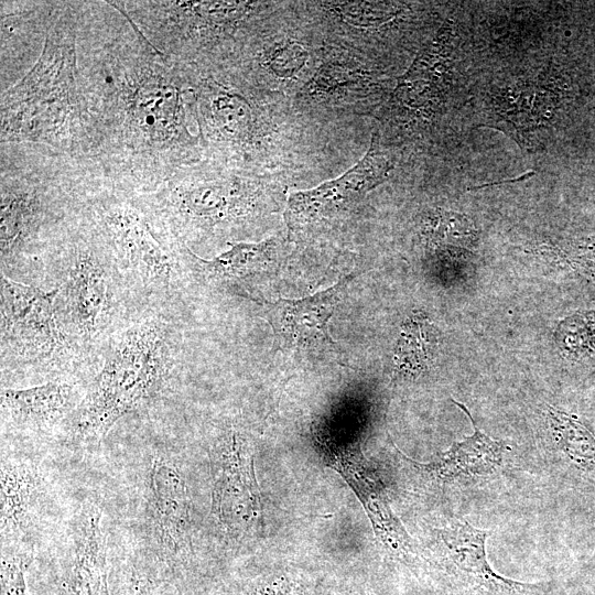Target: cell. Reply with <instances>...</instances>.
Wrapping results in <instances>:
<instances>
[{
	"instance_id": "obj_15",
	"label": "cell",
	"mask_w": 595,
	"mask_h": 595,
	"mask_svg": "<svg viewBox=\"0 0 595 595\" xmlns=\"http://www.w3.org/2000/svg\"><path fill=\"white\" fill-rule=\"evenodd\" d=\"M56 1L1 2V80L43 48Z\"/></svg>"
},
{
	"instance_id": "obj_28",
	"label": "cell",
	"mask_w": 595,
	"mask_h": 595,
	"mask_svg": "<svg viewBox=\"0 0 595 595\" xmlns=\"http://www.w3.org/2000/svg\"><path fill=\"white\" fill-rule=\"evenodd\" d=\"M134 595H147L144 592L139 591V588H136Z\"/></svg>"
},
{
	"instance_id": "obj_11",
	"label": "cell",
	"mask_w": 595,
	"mask_h": 595,
	"mask_svg": "<svg viewBox=\"0 0 595 595\" xmlns=\"http://www.w3.org/2000/svg\"><path fill=\"white\" fill-rule=\"evenodd\" d=\"M324 456L327 464L345 478L360 499L378 540L396 558L412 562L418 556L414 543L393 513L383 485L360 451L336 445L327 448Z\"/></svg>"
},
{
	"instance_id": "obj_21",
	"label": "cell",
	"mask_w": 595,
	"mask_h": 595,
	"mask_svg": "<svg viewBox=\"0 0 595 595\" xmlns=\"http://www.w3.org/2000/svg\"><path fill=\"white\" fill-rule=\"evenodd\" d=\"M433 326L421 316L409 320L401 331L394 353V363L402 374L416 375L431 360L436 344Z\"/></svg>"
},
{
	"instance_id": "obj_7",
	"label": "cell",
	"mask_w": 595,
	"mask_h": 595,
	"mask_svg": "<svg viewBox=\"0 0 595 595\" xmlns=\"http://www.w3.org/2000/svg\"><path fill=\"white\" fill-rule=\"evenodd\" d=\"M60 288L44 291L1 272V357L51 364L66 358L76 344L58 314Z\"/></svg>"
},
{
	"instance_id": "obj_13",
	"label": "cell",
	"mask_w": 595,
	"mask_h": 595,
	"mask_svg": "<svg viewBox=\"0 0 595 595\" xmlns=\"http://www.w3.org/2000/svg\"><path fill=\"white\" fill-rule=\"evenodd\" d=\"M198 134L208 142L242 144L250 140L255 113L250 104L212 77L194 80Z\"/></svg>"
},
{
	"instance_id": "obj_8",
	"label": "cell",
	"mask_w": 595,
	"mask_h": 595,
	"mask_svg": "<svg viewBox=\"0 0 595 595\" xmlns=\"http://www.w3.org/2000/svg\"><path fill=\"white\" fill-rule=\"evenodd\" d=\"M212 510L231 534L250 530L261 515V498L255 476L253 457L238 432L225 436L217 450Z\"/></svg>"
},
{
	"instance_id": "obj_24",
	"label": "cell",
	"mask_w": 595,
	"mask_h": 595,
	"mask_svg": "<svg viewBox=\"0 0 595 595\" xmlns=\"http://www.w3.org/2000/svg\"><path fill=\"white\" fill-rule=\"evenodd\" d=\"M307 51L298 42H284L270 50L264 56V64L280 77L294 76L305 64Z\"/></svg>"
},
{
	"instance_id": "obj_14",
	"label": "cell",
	"mask_w": 595,
	"mask_h": 595,
	"mask_svg": "<svg viewBox=\"0 0 595 595\" xmlns=\"http://www.w3.org/2000/svg\"><path fill=\"white\" fill-rule=\"evenodd\" d=\"M149 502L162 545L171 553L184 551L191 544L188 489L177 468L162 457L155 458L150 469Z\"/></svg>"
},
{
	"instance_id": "obj_9",
	"label": "cell",
	"mask_w": 595,
	"mask_h": 595,
	"mask_svg": "<svg viewBox=\"0 0 595 595\" xmlns=\"http://www.w3.org/2000/svg\"><path fill=\"white\" fill-rule=\"evenodd\" d=\"M350 275L311 296L259 302L280 348L295 351H335L328 323Z\"/></svg>"
},
{
	"instance_id": "obj_3",
	"label": "cell",
	"mask_w": 595,
	"mask_h": 595,
	"mask_svg": "<svg viewBox=\"0 0 595 595\" xmlns=\"http://www.w3.org/2000/svg\"><path fill=\"white\" fill-rule=\"evenodd\" d=\"M2 267L60 239L96 177L77 160L30 143H1Z\"/></svg>"
},
{
	"instance_id": "obj_20",
	"label": "cell",
	"mask_w": 595,
	"mask_h": 595,
	"mask_svg": "<svg viewBox=\"0 0 595 595\" xmlns=\"http://www.w3.org/2000/svg\"><path fill=\"white\" fill-rule=\"evenodd\" d=\"M230 248L213 259H203L193 251L194 261L207 275L219 280H236L260 271L270 259L272 244L231 242Z\"/></svg>"
},
{
	"instance_id": "obj_17",
	"label": "cell",
	"mask_w": 595,
	"mask_h": 595,
	"mask_svg": "<svg viewBox=\"0 0 595 595\" xmlns=\"http://www.w3.org/2000/svg\"><path fill=\"white\" fill-rule=\"evenodd\" d=\"M82 399L74 385L51 381L26 389H2V415L23 429L48 428L72 416Z\"/></svg>"
},
{
	"instance_id": "obj_18",
	"label": "cell",
	"mask_w": 595,
	"mask_h": 595,
	"mask_svg": "<svg viewBox=\"0 0 595 595\" xmlns=\"http://www.w3.org/2000/svg\"><path fill=\"white\" fill-rule=\"evenodd\" d=\"M469 418L474 433L462 442H454L452 446L440 454L439 458L431 463H418L403 455L401 457L421 474L440 484H445L459 477L485 475L494 472L501 464L505 446L501 442L493 440L483 433L476 425L468 409L453 400Z\"/></svg>"
},
{
	"instance_id": "obj_12",
	"label": "cell",
	"mask_w": 595,
	"mask_h": 595,
	"mask_svg": "<svg viewBox=\"0 0 595 595\" xmlns=\"http://www.w3.org/2000/svg\"><path fill=\"white\" fill-rule=\"evenodd\" d=\"M455 577L479 595H529L540 589L537 584L521 583L497 574L487 561L488 531L474 528L465 519H456L439 531Z\"/></svg>"
},
{
	"instance_id": "obj_4",
	"label": "cell",
	"mask_w": 595,
	"mask_h": 595,
	"mask_svg": "<svg viewBox=\"0 0 595 595\" xmlns=\"http://www.w3.org/2000/svg\"><path fill=\"white\" fill-rule=\"evenodd\" d=\"M173 367V329L145 317L122 331L109 345L102 367L71 416L72 432L100 442L113 424L161 392Z\"/></svg>"
},
{
	"instance_id": "obj_6",
	"label": "cell",
	"mask_w": 595,
	"mask_h": 595,
	"mask_svg": "<svg viewBox=\"0 0 595 595\" xmlns=\"http://www.w3.org/2000/svg\"><path fill=\"white\" fill-rule=\"evenodd\" d=\"M72 263L64 286V321L76 345H91L109 327L115 305L110 251L86 214L67 231Z\"/></svg>"
},
{
	"instance_id": "obj_19",
	"label": "cell",
	"mask_w": 595,
	"mask_h": 595,
	"mask_svg": "<svg viewBox=\"0 0 595 595\" xmlns=\"http://www.w3.org/2000/svg\"><path fill=\"white\" fill-rule=\"evenodd\" d=\"M43 493L39 469L30 462L1 461V537L3 541L31 533Z\"/></svg>"
},
{
	"instance_id": "obj_22",
	"label": "cell",
	"mask_w": 595,
	"mask_h": 595,
	"mask_svg": "<svg viewBox=\"0 0 595 595\" xmlns=\"http://www.w3.org/2000/svg\"><path fill=\"white\" fill-rule=\"evenodd\" d=\"M549 425L554 441L575 463L595 467V435L573 415L548 407Z\"/></svg>"
},
{
	"instance_id": "obj_2",
	"label": "cell",
	"mask_w": 595,
	"mask_h": 595,
	"mask_svg": "<svg viewBox=\"0 0 595 595\" xmlns=\"http://www.w3.org/2000/svg\"><path fill=\"white\" fill-rule=\"evenodd\" d=\"M76 31L77 1H56L37 61L1 94V143H30L83 161Z\"/></svg>"
},
{
	"instance_id": "obj_5",
	"label": "cell",
	"mask_w": 595,
	"mask_h": 595,
	"mask_svg": "<svg viewBox=\"0 0 595 595\" xmlns=\"http://www.w3.org/2000/svg\"><path fill=\"white\" fill-rule=\"evenodd\" d=\"M84 212L105 240L112 262L126 282L143 296H173L181 274L184 246L151 208L141 193L97 182Z\"/></svg>"
},
{
	"instance_id": "obj_1",
	"label": "cell",
	"mask_w": 595,
	"mask_h": 595,
	"mask_svg": "<svg viewBox=\"0 0 595 595\" xmlns=\"http://www.w3.org/2000/svg\"><path fill=\"white\" fill-rule=\"evenodd\" d=\"M83 164L118 188L150 193L203 147L188 66L160 52L113 1H77Z\"/></svg>"
},
{
	"instance_id": "obj_16",
	"label": "cell",
	"mask_w": 595,
	"mask_h": 595,
	"mask_svg": "<svg viewBox=\"0 0 595 595\" xmlns=\"http://www.w3.org/2000/svg\"><path fill=\"white\" fill-rule=\"evenodd\" d=\"M101 511L91 502L82 506L74 529V556L61 585L75 595H109Z\"/></svg>"
},
{
	"instance_id": "obj_25",
	"label": "cell",
	"mask_w": 595,
	"mask_h": 595,
	"mask_svg": "<svg viewBox=\"0 0 595 595\" xmlns=\"http://www.w3.org/2000/svg\"><path fill=\"white\" fill-rule=\"evenodd\" d=\"M333 11L346 23L357 28H369L388 20L391 11L380 3L374 2H340L332 3Z\"/></svg>"
},
{
	"instance_id": "obj_10",
	"label": "cell",
	"mask_w": 595,
	"mask_h": 595,
	"mask_svg": "<svg viewBox=\"0 0 595 595\" xmlns=\"http://www.w3.org/2000/svg\"><path fill=\"white\" fill-rule=\"evenodd\" d=\"M392 169V161L380 150L378 137L374 134L364 158L343 175L315 188L293 193L288 205L290 218L298 224L331 218L382 183Z\"/></svg>"
},
{
	"instance_id": "obj_23",
	"label": "cell",
	"mask_w": 595,
	"mask_h": 595,
	"mask_svg": "<svg viewBox=\"0 0 595 595\" xmlns=\"http://www.w3.org/2000/svg\"><path fill=\"white\" fill-rule=\"evenodd\" d=\"M364 74L358 68L342 64H328L313 76L306 85V93L313 96L331 94V91L359 83Z\"/></svg>"
},
{
	"instance_id": "obj_26",
	"label": "cell",
	"mask_w": 595,
	"mask_h": 595,
	"mask_svg": "<svg viewBox=\"0 0 595 595\" xmlns=\"http://www.w3.org/2000/svg\"><path fill=\"white\" fill-rule=\"evenodd\" d=\"M1 595H28L23 562L17 556L2 554Z\"/></svg>"
},
{
	"instance_id": "obj_27",
	"label": "cell",
	"mask_w": 595,
	"mask_h": 595,
	"mask_svg": "<svg viewBox=\"0 0 595 595\" xmlns=\"http://www.w3.org/2000/svg\"><path fill=\"white\" fill-rule=\"evenodd\" d=\"M58 595H75V594L71 593L69 591H67V589H65L63 587H60Z\"/></svg>"
}]
</instances>
